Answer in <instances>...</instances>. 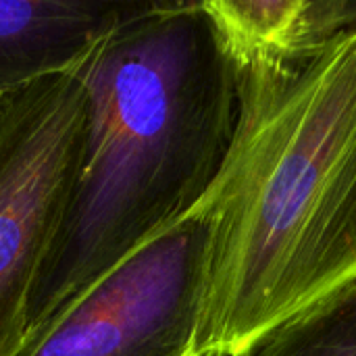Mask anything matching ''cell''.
<instances>
[{
	"instance_id": "obj_1",
	"label": "cell",
	"mask_w": 356,
	"mask_h": 356,
	"mask_svg": "<svg viewBox=\"0 0 356 356\" xmlns=\"http://www.w3.org/2000/svg\"><path fill=\"white\" fill-rule=\"evenodd\" d=\"M73 73L86 94L81 150L21 353L100 277L200 207L238 123L240 69L202 2H146Z\"/></svg>"
},
{
	"instance_id": "obj_2",
	"label": "cell",
	"mask_w": 356,
	"mask_h": 356,
	"mask_svg": "<svg viewBox=\"0 0 356 356\" xmlns=\"http://www.w3.org/2000/svg\"><path fill=\"white\" fill-rule=\"evenodd\" d=\"M211 242L198 356L250 342L356 280V25L288 63H244Z\"/></svg>"
},
{
	"instance_id": "obj_3",
	"label": "cell",
	"mask_w": 356,
	"mask_h": 356,
	"mask_svg": "<svg viewBox=\"0 0 356 356\" xmlns=\"http://www.w3.org/2000/svg\"><path fill=\"white\" fill-rule=\"evenodd\" d=\"M86 94L60 73L0 98V356H19L31 290L77 171Z\"/></svg>"
},
{
	"instance_id": "obj_4",
	"label": "cell",
	"mask_w": 356,
	"mask_h": 356,
	"mask_svg": "<svg viewBox=\"0 0 356 356\" xmlns=\"http://www.w3.org/2000/svg\"><path fill=\"white\" fill-rule=\"evenodd\" d=\"M209 213L198 207L79 296L19 356H198Z\"/></svg>"
},
{
	"instance_id": "obj_5",
	"label": "cell",
	"mask_w": 356,
	"mask_h": 356,
	"mask_svg": "<svg viewBox=\"0 0 356 356\" xmlns=\"http://www.w3.org/2000/svg\"><path fill=\"white\" fill-rule=\"evenodd\" d=\"M146 2L0 0V98L44 77L73 73Z\"/></svg>"
},
{
	"instance_id": "obj_6",
	"label": "cell",
	"mask_w": 356,
	"mask_h": 356,
	"mask_svg": "<svg viewBox=\"0 0 356 356\" xmlns=\"http://www.w3.org/2000/svg\"><path fill=\"white\" fill-rule=\"evenodd\" d=\"M202 4L238 65L300 58L356 25V0H209Z\"/></svg>"
},
{
	"instance_id": "obj_7",
	"label": "cell",
	"mask_w": 356,
	"mask_h": 356,
	"mask_svg": "<svg viewBox=\"0 0 356 356\" xmlns=\"http://www.w3.org/2000/svg\"><path fill=\"white\" fill-rule=\"evenodd\" d=\"M238 356H356V280L271 327Z\"/></svg>"
}]
</instances>
